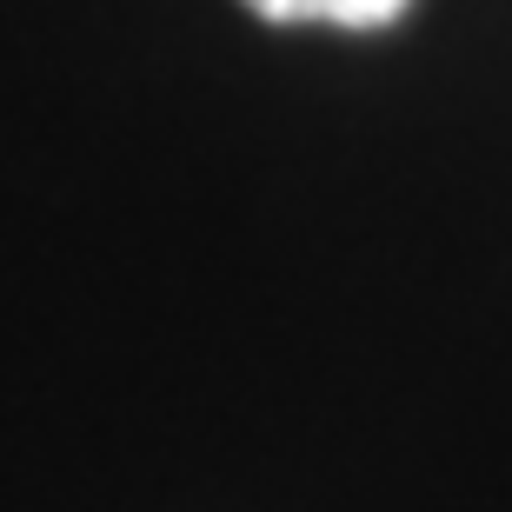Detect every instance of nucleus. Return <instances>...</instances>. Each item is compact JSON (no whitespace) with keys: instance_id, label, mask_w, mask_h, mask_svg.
<instances>
[{"instance_id":"1","label":"nucleus","mask_w":512,"mask_h":512,"mask_svg":"<svg viewBox=\"0 0 512 512\" xmlns=\"http://www.w3.org/2000/svg\"><path fill=\"white\" fill-rule=\"evenodd\" d=\"M260 20L273 27H353V34H373V27H393L413 0H247Z\"/></svg>"}]
</instances>
